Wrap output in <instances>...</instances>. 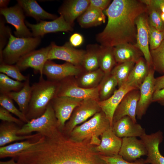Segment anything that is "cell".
Masks as SVG:
<instances>
[{
  "label": "cell",
  "instance_id": "1",
  "mask_svg": "<svg viewBox=\"0 0 164 164\" xmlns=\"http://www.w3.org/2000/svg\"><path fill=\"white\" fill-rule=\"evenodd\" d=\"M89 141L73 140L58 130L43 136L36 145L17 157L18 164H107Z\"/></svg>",
  "mask_w": 164,
  "mask_h": 164
},
{
  "label": "cell",
  "instance_id": "2",
  "mask_svg": "<svg viewBox=\"0 0 164 164\" xmlns=\"http://www.w3.org/2000/svg\"><path fill=\"white\" fill-rule=\"evenodd\" d=\"M147 12L140 0H114L105 10L108 21L103 30L96 35L100 45L114 47L125 43H136L137 17Z\"/></svg>",
  "mask_w": 164,
  "mask_h": 164
},
{
  "label": "cell",
  "instance_id": "3",
  "mask_svg": "<svg viewBox=\"0 0 164 164\" xmlns=\"http://www.w3.org/2000/svg\"><path fill=\"white\" fill-rule=\"evenodd\" d=\"M59 82L45 80L40 76L39 81L32 84L31 95L26 115L29 120L38 118L45 111L51 101L56 96Z\"/></svg>",
  "mask_w": 164,
  "mask_h": 164
},
{
  "label": "cell",
  "instance_id": "4",
  "mask_svg": "<svg viewBox=\"0 0 164 164\" xmlns=\"http://www.w3.org/2000/svg\"><path fill=\"white\" fill-rule=\"evenodd\" d=\"M110 127V122L101 110L84 123L76 127L70 134L69 137L73 141H89L94 146L98 145L102 133Z\"/></svg>",
  "mask_w": 164,
  "mask_h": 164
},
{
  "label": "cell",
  "instance_id": "5",
  "mask_svg": "<svg viewBox=\"0 0 164 164\" xmlns=\"http://www.w3.org/2000/svg\"><path fill=\"white\" fill-rule=\"evenodd\" d=\"M41 37L19 38L9 33L7 44L0 57V64L13 65L16 63L22 56L35 50L39 45Z\"/></svg>",
  "mask_w": 164,
  "mask_h": 164
},
{
  "label": "cell",
  "instance_id": "6",
  "mask_svg": "<svg viewBox=\"0 0 164 164\" xmlns=\"http://www.w3.org/2000/svg\"><path fill=\"white\" fill-rule=\"evenodd\" d=\"M59 130L57 119L50 103L42 115L24 124L18 130L17 134L27 135L36 132L42 135L50 137Z\"/></svg>",
  "mask_w": 164,
  "mask_h": 164
},
{
  "label": "cell",
  "instance_id": "7",
  "mask_svg": "<svg viewBox=\"0 0 164 164\" xmlns=\"http://www.w3.org/2000/svg\"><path fill=\"white\" fill-rule=\"evenodd\" d=\"M101 111L98 101L89 99L83 100L74 110L63 130L70 134L73 129Z\"/></svg>",
  "mask_w": 164,
  "mask_h": 164
},
{
  "label": "cell",
  "instance_id": "8",
  "mask_svg": "<svg viewBox=\"0 0 164 164\" xmlns=\"http://www.w3.org/2000/svg\"><path fill=\"white\" fill-rule=\"evenodd\" d=\"M56 96H66L83 100L92 99L99 101V86L87 89L78 86L74 77L66 78L59 82Z\"/></svg>",
  "mask_w": 164,
  "mask_h": 164
},
{
  "label": "cell",
  "instance_id": "9",
  "mask_svg": "<svg viewBox=\"0 0 164 164\" xmlns=\"http://www.w3.org/2000/svg\"><path fill=\"white\" fill-rule=\"evenodd\" d=\"M84 71L83 67L66 62L58 64L47 60L43 70V74L50 81L59 82L68 77H77Z\"/></svg>",
  "mask_w": 164,
  "mask_h": 164
},
{
  "label": "cell",
  "instance_id": "10",
  "mask_svg": "<svg viewBox=\"0 0 164 164\" xmlns=\"http://www.w3.org/2000/svg\"><path fill=\"white\" fill-rule=\"evenodd\" d=\"M83 100L66 96H56L51 101L50 103L55 112L58 128L60 131H62L73 111Z\"/></svg>",
  "mask_w": 164,
  "mask_h": 164
},
{
  "label": "cell",
  "instance_id": "11",
  "mask_svg": "<svg viewBox=\"0 0 164 164\" xmlns=\"http://www.w3.org/2000/svg\"><path fill=\"white\" fill-rule=\"evenodd\" d=\"M50 44L48 60H60L75 65L82 66L86 50L76 49L69 42H67L61 46L57 45L54 42Z\"/></svg>",
  "mask_w": 164,
  "mask_h": 164
},
{
  "label": "cell",
  "instance_id": "12",
  "mask_svg": "<svg viewBox=\"0 0 164 164\" xmlns=\"http://www.w3.org/2000/svg\"><path fill=\"white\" fill-rule=\"evenodd\" d=\"M0 13L7 23L14 26L15 29L14 34L16 37L26 38L33 36L24 22V12L18 4L11 7L0 9Z\"/></svg>",
  "mask_w": 164,
  "mask_h": 164
},
{
  "label": "cell",
  "instance_id": "13",
  "mask_svg": "<svg viewBox=\"0 0 164 164\" xmlns=\"http://www.w3.org/2000/svg\"><path fill=\"white\" fill-rule=\"evenodd\" d=\"M136 45L142 53L150 69L152 65L149 46V23L147 12L141 14L136 18Z\"/></svg>",
  "mask_w": 164,
  "mask_h": 164
},
{
  "label": "cell",
  "instance_id": "14",
  "mask_svg": "<svg viewBox=\"0 0 164 164\" xmlns=\"http://www.w3.org/2000/svg\"><path fill=\"white\" fill-rule=\"evenodd\" d=\"M51 47L50 44L46 47L30 52L20 58L16 63V66L20 71L32 68L36 72L40 73V76H43V69L48 60Z\"/></svg>",
  "mask_w": 164,
  "mask_h": 164
},
{
  "label": "cell",
  "instance_id": "15",
  "mask_svg": "<svg viewBox=\"0 0 164 164\" xmlns=\"http://www.w3.org/2000/svg\"><path fill=\"white\" fill-rule=\"evenodd\" d=\"M155 71L153 67L149 69L148 75L139 88L140 95L136 111V117L138 119H142L152 102L155 92Z\"/></svg>",
  "mask_w": 164,
  "mask_h": 164
},
{
  "label": "cell",
  "instance_id": "16",
  "mask_svg": "<svg viewBox=\"0 0 164 164\" xmlns=\"http://www.w3.org/2000/svg\"><path fill=\"white\" fill-rule=\"evenodd\" d=\"M26 25L30 28L34 37H42L47 33L58 32H71L73 27L68 23L63 17L60 15L50 21L42 20L37 24H32L27 21Z\"/></svg>",
  "mask_w": 164,
  "mask_h": 164
},
{
  "label": "cell",
  "instance_id": "17",
  "mask_svg": "<svg viewBox=\"0 0 164 164\" xmlns=\"http://www.w3.org/2000/svg\"><path fill=\"white\" fill-rule=\"evenodd\" d=\"M147 149L146 164H164V156L161 154L159 145L163 141L162 132L159 130L150 134L145 133L140 137Z\"/></svg>",
  "mask_w": 164,
  "mask_h": 164
},
{
  "label": "cell",
  "instance_id": "18",
  "mask_svg": "<svg viewBox=\"0 0 164 164\" xmlns=\"http://www.w3.org/2000/svg\"><path fill=\"white\" fill-rule=\"evenodd\" d=\"M140 95L139 90L135 89L124 96L114 112L113 123L125 116H129L137 122L136 111Z\"/></svg>",
  "mask_w": 164,
  "mask_h": 164
},
{
  "label": "cell",
  "instance_id": "19",
  "mask_svg": "<svg viewBox=\"0 0 164 164\" xmlns=\"http://www.w3.org/2000/svg\"><path fill=\"white\" fill-rule=\"evenodd\" d=\"M146 147L140 139L136 137L122 138L121 145L118 154L124 159L133 162L144 155H147Z\"/></svg>",
  "mask_w": 164,
  "mask_h": 164
},
{
  "label": "cell",
  "instance_id": "20",
  "mask_svg": "<svg viewBox=\"0 0 164 164\" xmlns=\"http://www.w3.org/2000/svg\"><path fill=\"white\" fill-rule=\"evenodd\" d=\"M135 89H138L132 84L125 83L118 88L108 99L104 101H98L101 110L109 121L111 127L113 116L117 107L124 96L129 91Z\"/></svg>",
  "mask_w": 164,
  "mask_h": 164
},
{
  "label": "cell",
  "instance_id": "21",
  "mask_svg": "<svg viewBox=\"0 0 164 164\" xmlns=\"http://www.w3.org/2000/svg\"><path fill=\"white\" fill-rule=\"evenodd\" d=\"M101 142L94 146L95 152L99 155L112 156L118 154L122 142V138L117 136L112 127L105 131L101 135Z\"/></svg>",
  "mask_w": 164,
  "mask_h": 164
},
{
  "label": "cell",
  "instance_id": "22",
  "mask_svg": "<svg viewBox=\"0 0 164 164\" xmlns=\"http://www.w3.org/2000/svg\"><path fill=\"white\" fill-rule=\"evenodd\" d=\"M112 128L115 134L121 138L140 137L145 133V129L140 125L134 122L128 116L113 122Z\"/></svg>",
  "mask_w": 164,
  "mask_h": 164
},
{
  "label": "cell",
  "instance_id": "23",
  "mask_svg": "<svg viewBox=\"0 0 164 164\" xmlns=\"http://www.w3.org/2000/svg\"><path fill=\"white\" fill-rule=\"evenodd\" d=\"M90 0H70L64 2L58 10L60 15L73 27L74 21L88 8Z\"/></svg>",
  "mask_w": 164,
  "mask_h": 164
},
{
  "label": "cell",
  "instance_id": "24",
  "mask_svg": "<svg viewBox=\"0 0 164 164\" xmlns=\"http://www.w3.org/2000/svg\"><path fill=\"white\" fill-rule=\"evenodd\" d=\"M42 135L40 134L32 138L0 147V158L16 157L38 144L41 140Z\"/></svg>",
  "mask_w": 164,
  "mask_h": 164
},
{
  "label": "cell",
  "instance_id": "25",
  "mask_svg": "<svg viewBox=\"0 0 164 164\" xmlns=\"http://www.w3.org/2000/svg\"><path fill=\"white\" fill-rule=\"evenodd\" d=\"M114 53L118 63L133 62L135 63L143 54L136 44L125 43L114 47Z\"/></svg>",
  "mask_w": 164,
  "mask_h": 164
},
{
  "label": "cell",
  "instance_id": "26",
  "mask_svg": "<svg viewBox=\"0 0 164 164\" xmlns=\"http://www.w3.org/2000/svg\"><path fill=\"white\" fill-rule=\"evenodd\" d=\"M16 124L2 121L0 125V146H4L12 142L31 139L39 135L37 133L33 135H20L17 134L19 128Z\"/></svg>",
  "mask_w": 164,
  "mask_h": 164
},
{
  "label": "cell",
  "instance_id": "27",
  "mask_svg": "<svg viewBox=\"0 0 164 164\" xmlns=\"http://www.w3.org/2000/svg\"><path fill=\"white\" fill-rule=\"evenodd\" d=\"M18 4L22 8L25 15L32 17L39 22L45 19L54 20L56 15L49 13L44 10L34 0H19Z\"/></svg>",
  "mask_w": 164,
  "mask_h": 164
},
{
  "label": "cell",
  "instance_id": "28",
  "mask_svg": "<svg viewBox=\"0 0 164 164\" xmlns=\"http://www.w3.org/2000/svg\"><path fill=\"white\" fill-rule=\"evenodd\" d=\"M106 16L103 11L88 6L86 10L77 18L80 26L88 28L100 25L105 22Z\"/></svg>",
  "mask_w": 164,
  "mask_h": 164
},
{
  "label": "cell",
  "instance_id": "29",
  "mask_svg": "<svg viewBox=\"0 0 164 164\" xmlns=\"http://www.w3.org/2000/svg\"><path fill=\"white\" fill-rule=\"evenodd\" d=\"M29 75L24 81L23 87L17 92H10L6 94L18 104L19 110L25 115L26 114L31 95V86L29 83Z\"/></svg>",
  "mask_w": 164,
  "mask_h": 164
},
{
  "label": "cell",
  "instance_id": "30",
  "mask_svg": "<svg viewBox=\"0 0 164 164\" xmlns=\"http://www.w3.org/2000/svg\"><path fill=\"white\" fill-rule=\"evenodd\" d=\"M149 70L144 57H141L135 63L125 83L132 84L139 89L148 75Z\"/></svg>",
  "mask_w": 164,
  "mask_h": 164
},
{
  "label": "cell",
  "instance_id": "31",
  "mask_svg": "<svg viewBox=\"0 0 164 164\" xmlns=\"http://www.w3.org/2000/svg\"><path fill=\"white\" fill-rule=\"evenodd\" d=\"M105 74L100 68L92 71H85L77 76L75 79L77 84L81 87L91 89L98 87L103 79Z\"/></svg>",
  "mask_w": 164,
  "mask_h": 164
},
{
  "label": "cell",
  "instance_id": "32",
  "mask_svg": "<svg viewBox=\"0 0 164 164\" xmlns=\"http://www.w3.org/2000/svg\"><path fill=\"white\" fill-rule=\"evenodd\" d=\"M99 61V68L105 75L110 73L117 64L114 53V47L100 45Z\"/></svg>",
  "mask_w": 164,
  "mask_h": 164
},
{
  "label": "cell",
  "instance_id": "33",
  "mask_svg": "<svg viewBox=\"0 0 164 164\" xmlns=\"http://www.w3.org/2000/svg\"><path fill=\"white\" fill-rule=\"evenodd\" d=\"M100 45L87 46L82 64L85 71H90L99 68V50Z\"/></svg>",
  "mask_w": 164,
  "mask_h": 164
},
{
  "label": "cell",
  "instance_id": "34",
  "mask_svg": "<svg viewBox=\"0 0 164 164\" xmlns=\"http://www.w3.org/2000/svg\"><path fill=\"white\" fill-rule=\"evenodd\" d=\"M118 86L116 78L111 73L106 74L99 85V101L105 100L114 93Z\"/></svg>",
  "mask_w": 164,
  "mask_h": 164
},
{
  "label": "cell",
  "instance_id": "35",
  "mask_svg": "<svg viewBox=\"0 0 164 164\" xmlns=\"http://www.w3.org/2000/svg\"><path fill=\"white\" fill-rule=\"evenodd\" d=\"M135 63L128 62L118 63L112 70L111 73L116 79L118 88L125 83Z\"/></svg>",
  "mask_w": 164,
  "mask_h": 164
},
{
  "label": "cell",
  "instance_id": "36",
  "mask_svg": "<svg viewBox=\"0 0 164 164\" xmlns=\"http://www.w3.org/2000/svg\"><path fill=\"white\" fill-rule=\"evenodd\" d=\"M24 84V82L14 80L4 74L0 73V93L18 91L23 87Z\"/></svg>",
  "mask_w": 164,
  "mask_h": 164
},
{
  "label": "cell",
  "instance_id": "37",
  "mask_svg": "<svg viewBox=\"0 0 164 164\" xmlns=\"http://www.w3.org/2000/svg\"><path fill=\"white\" fill-rule=\"evenodd\" d=\"M152 65L155 71L164 73V40L155 49L150 50Z\"/></svg>",
  "mask_w": 164,
  "mask_h": 164
},
{
  "label": "cell",
  "instance_id": "38",
  "mask_svg": "<svg viewBox=\"0 0 164 164\" xmlns=\"http://www.w3.org/2000/svg\"><path fill=\"white\" fill-rule=\"evenodd\" d=\"M0 105L1 106L17 116L24 123H26L29 121L26 115L16 107L12 100L6 94L0 93Z\"/></svg>",
  "mask_w": 164,
  "mask_h": 164
},
{
  "label": "cell",
  "instance_id": "39",
  "mask_svg": "<svg viewBox=\"0 0 164 164\" xmlns=\"http://www.w3.org/2000/svg\"><path fill=\"white\" fill-rule=\"evenodd\" d=\"M149 24L158 30L164 31V22L161 17L160 9L147 6Z\"/></svg>",
  "mask_w": 164,
  "mask_h": 164
},
{
  "label": "cell",
  "instance_id": "40",
  "mask_svg": "<svg viewBox=\"0 0 164 164\" xmlns=\"http://www.w3.org/2000/svg\"><path fill=\"white\" fill-rule=\"evenodd\" d=\"M0 72L15 80L24 82L27 79L28 75H23L16 65L2 63L0 64Z\"/></svg>",
  "mask_w": 164,
  "mask_h": 164
},
{
  "label": "cell",
  "instance_id": "41",
  "mask_svg": "<svg viewBox=\"0 0 164 164\" xmlns=\"http://www.w3.org/2000/svg\"><path fill=\"white\" fill-rule=\"evenodd\" d=\"M149 33L150 50L155 49L164 40V31L158 30L149 24Z\"/></svg>",
  "mask_w": 164,
  "mask_h": 164
},
{
  "label": "cell",
  "instance_id": "42",
  "mask_svg": "<svg viewBox=\"0 0 164 164\" xmlns=\"http://www.w3.org/2000/svg\"><path fill=\"white\" fill-rule=\"evenodd\" d=\"M100 159L107 164H146L145 159L140 158L133 162L124 159L119 154L112 156L99 155Z\"/></svg>",
  "mask_w": 164,
  "mask_h": 164
},
{
  "label": "cell",
  "instance_id": "43",
  "mask_svg": "<svg viewBox=\"0 0 164 164\" xmlns=\"http://www.w3.org/2000/svg\"><path fill=\"white\" fill-rule=\"evenodd\" d=\"M10 29L5 26L4 21L1 18L0 22V57L2 55L4 47L6 43L7 38L9 36Z\"/></svg>",
  "mask_w": 164,
  "mask_h": 164
},
{
  "label": "cell",
  "instance_id": "44",
  "mask_svg": "<svg viewBox=\"0 0 164 164\" xmlns=\"http://www.w3.org/2000/svg\"><path fill=\"white\" fill-rule=\"evenodd\" d=\"M9 111L0 106V119L2 121L15 123L18 125H23L24 122L13 116Z\"/></svg>",
  "mask_w": 164,
  "mask_h": 164
},
{
  "label": "cell",
  "instance_id": "45",
  "mask_svg": "<svg viewBox=\"0 0 164 164\" xmlns=\"http://www.w3.org/2000/svg\"><path fill=\"white\" fill-rule=\"evenodd\" d=\"M111 2V1L110 0H90L89 6L103 11L108 8Z\"/></svg>",
  "mask_w": 164,
  "mask_h": 164
},
{
  "label": "cell",
  "instance_id": "46",
  "mask_svg": "<svg viewBox=\"0 0 164 164\" xmlns=\"http://www.w3.org/2000/svg\"><path fill=\"white\" fill-rule=\"evenodd\" d=\"M83 41L84 38L83 36L78 33L73 34L69 39V43L74 47L80 46L83 43Z\"/></svg>",
  "mask_w": 164,
  "mask_h": 164
},
{
  "label": "cell",
  "instance_id": "47",
  "mask_svg": "<svg viewBox=\"0 0 164 164\" xmlns=\"http://www.w3.org/2000/svg\"><path fill=\"white\" fill-rule=\"evenodd\" d=\"M152 102H157L164 106V88L155 91L152 98Z\"/></svg>",
  "mask_w": 164,
  "mask_h": 164
},
{
  "label": "cell",
  "instance_id": "48",
  "mask_svg": "<svg viewBox=\"0 0 164 164\" xmlns=\"http://www.w3.org/2000/svg\"><path fill=\"white\" fill-rule=\"evenodd\" d=\"M164 88V75L155 78V91Z\"/></svg>",
  "mask_w": 164,
  "mask_h": 164
},
{
  "label": "cell",
  "instance_id": "49",
  "mask_svg": "<svg viewBox=\"0 0 164 164\" xmlns=\"http://www.w3.org/2000/svg\"><path fill=\"white\" fill-rule=\"evenodd\" d=\"M9 0H0V9L6 8L7 7L8 5L9 2Z\"/></svg>",
  "mask_w": 164,
  "mask_h": 164
},
{
  "label": "cell",
  "instance_id": "50",
  "mask_svg": "<svg viewBox=\"0 0 164 164\" xmlns=\"http://www.w3.org/2000/svg\"><path fill=\"white\" fill-rule=\"evenodd\" d=\"M15 160V158H12L11 159L7 161H0V164H18Z\"/></svg>",
  "mask_w": 164,
  "mask_h": 164
},
{
  "label": "cell",
  "instance_id": "51",
  "mask_svg": "<svg viewBox=\"0 0 164 164\" xmlns=\"http://www.w3.org/2000/svg\"><path fill=\"white\" fill-rule=\"evenodd\" d=\"M160 9L161 12L164 13V2L161 4Z\"/></svg>",
  "mask_w": 164,
  "mask_h": 164
},
{
  "label": "cell",
  "instance_id": "52",
  "mask_svg": "<svg viewBox=\"0 0 164 164\" xmlns=\"http://www.w3.org/2000/svg\"><path fill=\"white\" fill-rule=\"evenodd\" d=\"M161 17L162 21L164 22V13L161 12Z\"/></svg>",
  "mask_w": 164,
  "mask_h": 164
}]
</instances>
